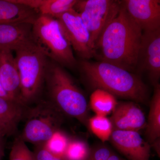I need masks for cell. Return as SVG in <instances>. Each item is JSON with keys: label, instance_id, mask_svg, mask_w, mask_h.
<instances>
[{"label": "cell", "instance_id": "6da1fadb", "mask_svg": "<svg viewBox=\"0 0 160 160\" xmlns=\"http://www.w3.org/2000/svg\"><path fill=\"white\" fill-rule=\"evenodd\" d=\"M142 32L127 13L122 1L118 13L97 41L93 57L132 72L136 70Z\"/></svg>", "mask_w": 160, "mask_h": 160}, {"label": "cell", "instance_id": "7a4b0ae2", "mask_svg": "<svg viewBox=\"0 0 160 160\" xmlns=\"http://www.w3.org/2000/svg\"><path fill=\"white\" fill-rule=\"evenodd\" d=\"M81 75L89 85L114 95L145 103L148 89L139 77L111 63L82 60L78 63Z\"/></svg>", "mask_w": 160, "mask_h": 160}, {"label": "cell", "instance_id": "3957f363", "mask_svg": "<svg viewBox=\"0 0 160 160\" xmlns=\"http://www.w3.org/2000/svg\"><path fill=\"white\" fill-rule=\"evenodd\" d=\"M44 90L45 99L65 116L74 118L88 126L89 107L86 97L64 67L49 62Z\"/></svg>", "mask_w": 160, "mask_h": 160}, {"label": "cell", "instance_id": "277c9868", "mask_svg": "<svg viewBox=\"0 0 160 160\" xmlns=\"http://www.w3.org/2000/svg\"><path fill=\"white\" fill-rule=\"evenodd\" d=\"M15 52L20 77V101L28 107L42 99L49 62L33 42Z\"/></svg>", "mask_w": 160, "mask_h": 160}, {"label": "cell", "instance_id": "5b68a950", "mask_svg": "<svg viewBox=\"0 0 160 160\" xmlns=\"http://www.w3.org/2000/svg\"><path fill=\"white\" fill-rule=\"evenodd\" d=\"M32 36L35 46L48 58L63 67L72 69L78 66L73 50L56 19L39 16L32 24Z\"/></svg>", "mask_w": 160, "mask_h": 160}, {"label": "cell", "instance_id": "8992f818", "mask_svg": "<svg viewBox=\"0 0 160 160\" xmlns=\"http://www.w3.org/2000/svg\"><path fill=\"white\" fill-rule=\"evenodd\" d=\"M65 116L51 103L42 98L26 109L25 126L20 138L35 146L44 145L61 129Z\"/></svg>", "mask_w": 160, "mask_h": 160}, {"label": "cell", "instance_id": "52a82bcc", "mask_svg": "<svg viewBox=\"0 0 160 160\" xmlns=\"http://www.w3.org/2000/svg\"><path fill=\"white\" fill-rule=\"evenodd\" d=\"M122 1L78 0L73 9L78 14L95 45L102 32L120 11Z\"/></svg>", "mask_w": 160, "mask_h": 160}, {"label": "cell", "instance_id": "ba28073f", "mask_svg": "<svg viewBox=\"0 0 160 160\" xmlns=\"http://www.w3.org/2000/svg\"><path fill=\"white\" fill-rule=\"evenodd\" d=\"M72 50L82 60L94 56L90 35L78 14L72 9L56 18Z\"/></svg>", "mask_w": 160, "mask_h": 160}, {"label": "cell", "instance_id": "9c48e42d", "mask_svg": "<svg viewBox=\"0 0 160 160\" xmlns=\"http://www.w3.org/2000/svg\"><path fill=\"white\" fill-rule=\"evenodd\" d=\"M136 70L146 72L153 85L160 77V29L143 32Z\"/></svg>", "mask_w": 160, "mask_h": 160}, {"label": "cell", "instance_id": "30bf717a", "mask_svg": "<svg viewBox=\"0 0 160 160\" xmlns=\"http://www.w3.org/2000/svg\"><path fill=\"white\" fill-rule=\"evenodd\" d=\"M123 6L142 32L160 29L159 0H125Z\"/></svg>", "mask_w": 160, "mask_h": 160}, {"label": "cell", "instance_id": "8fae6325", "mask_svg": "<svg viewBox=\"0 0 160 160\" xmlns=\"http://www.w3.org/2000/svg\"><path fill=\"white\" fill-rule=\"evenodd\" d=\"M109 140L128 159L149 160L151 146L138 132L113 130Z\"/></svg>", "mask_w": 160, "mask_h": 160}, {"label": "cell", "instance_id": "7c38bea8", "mask_svg": "<svg viewBox=\"0 0 160 160\" xmlns=\"http://www.w3.org/2000/svg\"><path fill=\"white\" fill-rule=\"evenodd\" d=\"M113 130L138 132L146 128L145 114L136 103L118 102L110 118Z\"/></svg>", "mask_w": 160, "mask_h": 160}, {"label": "cell", "instance_id": "4fadbf2b", "mask_svg": "<svg viewBox=\"0 0 160 160\" xmlns=\"http://www.w3.org/2000/svg\"><path fill=\"white\" fill-rule=\"evenodd\" d=\"M0 82L9 98L22 104L19 74L12 51L9 49H0Z\"/></svg>", "mask_w": 160, "mask_h": 160}, {"label": "cell", "instance_id": "5bb4252c", "mask_svg": "<svg viewBox=\"0 0 160 160\" xmlns=\"http://www.w3.org/2000/svg\"><path fill=\"white\" fill-rule=\"evenodd\" d=\"M32 25L29 23L0 24V49L15 51L33 42Z\"/></svg>", "mask_w": 160, "mask_h": 160}, {"label": "cell", "instance_id": "9a60e30c", "mask_svg": "<svg viewBox=\"0 0 160 160\" xmlns=\"http://www.w3.org/2000/svg\"><path fill=\"white\" fill-rule=\"evenodd\" d=\"M39 16L34 9L13 0H0V24H33Z\"/></svg>", "mask_w": 160, "mask_h": 160}, {"label": "cell", "instance_id": "2e32d148", "mask_svg": "<svg viewBox=\"0 0 160 160\" xmlns=\"http://www.w3.org/2000/svg\"><path fill=\"white\" fill-rule=\"evenodd\" d=\"M34 9L39 15L56 18L73 7L78 0H13Z\"/></svg>", "mask_w": 160, "mask_h": 160}, {"label": "cell", "instance_id": "e0dca14e", "mask_svg": "<svg viewBox=\"0 0 160 160\" xmlns=\"http://www.w3.org/2000/svg\"><path fill=\"white\" fill-rule=\"evenodd\" d=\"M154 92L150 102L146 135L150 146L160 138V85H154Z\"/></svg>", "mask_w": 160, "mask_h": 160}, {"label": "cell", "instance_id": "ac0fdd59", "mask_svg": "<svg viewBox=\"0 0 160 160\" xmlns=\"http://www.w3.org/2000/svg\"><path fill=\"white\" fill-rule=\"evenodd\" d=\"M27 106L15 100L0 97V117L15 131L24 120Z\"/></svg>", "mask_w": 160, "mask_h": 160}, {"label": "cell", "instance_id": "d6986e66", "mask_svg": "<svg viewBox=\"0 0 160 160\" xmlns=\"http://www.w3.org/2000/svg\"><path fill=\"white\" fill-rule=\"evenodd\" d=\"M118 103L116 97L100 89H95L89 100V105L96 115L104 116L112 112Z\"/></svg>", "mask_w": 160, "mask_h": 160}, {"label": "cell", "instance_id": "ffe728a7", "mask_svg": "<svg viewBox=\"0 0 160 160\" xmlns=\"http://www.w3.org/2000/svg\"><path fill=\"white\" fill-rule=\"evenodd\" d=\"M88 127L103 142L109 140L113 131L110 119L104 116L96 115L89 118Z\"/></svg>", "mask_w": 160, "mask_h": 160}, {"label": "cell", "instance_id": "44dd1931", "mask_svg": "<svg viewBox=\"0 0 160 160\" xmlns=\"http://www.w3.org/2000/svg\"><path fill=\"white\" fill-rule=\"evenodd\" d=\"M91 149L85 141L76 138H70L63 156L65 160H86Z\"/></svg>", "mask_w": 160, "mask_h": 160}, {"label": "cell", "instance_id": "7402d4cb", "mask_svg": "<svg viewBox=\"0 0 160 160\" xmlns=\"http://www.w3.org/2000/svg\"><path fill=\"white\" fill-rule=\"evenodd\" d=\"M70 138L61 129L44 145L53 154L63 158Z\"/></svg>", "mask_w": 160, "mask_h": 160}, {"label": "cell", "instance_id": "603a6c76", "mask_svg": "<svg viewBox=\"0 0 160 160\" xmlns=\"http://www.w3.org/2000/svg\"><path fill=\"white\" fill-rule=\"evenodd\" d=\"M9 160H36L33 152L19 136L15 138L12 146Z\"/></svg>", "mask_w": 160, "mask_h": 160}, {"label": "cell", "instance_id": "cb8c5ba5", "mask_svg": "<svg viewBox=\"0 0 160 160\" xmlns=\"http://www.w3.org/2000/svg\"><path fill=\"white\" fill-rule=\"evenodd\" d=\"M113 153L107 146H100L91 149L86 160H108Z\"/></svg>", "mask_w": 160, "mask_h": 160}, {"label": "cell", "instance_id": "d4e9b609", "mask_svg": "<svg viewBox=\"0 0 160 160\" xmlns=\"http://www.w3.org/2000/svg\"><path fill=\"white\" fill-rule=\"evenodd\" d=\"M33 152L36 160H65L52 153L44 145L35 146Z\"/></svg>", "mask_w": 160, "mask_h": 160}, {"label": "cell", "instance_id": "484cf974", "mask_svg": "<svg viewBox=\"0 0 160 160\" xmlns=\"http://www.w3.org/2000/svg\"><path fill=\"white\" fill-rule=\"evenodd\" d=\"M17 133L0 117V135L6 138L15 135Z\"/></svg>", "mask_w": 160, "mask_h": 160}, {"label": "cell", "instance_id": "4316f807", "mask_svg": "<svg viewBox=\"0 0 160 160\" xmlns=\"http://www.w3.org/2000/svg\"><path fill=\"white\" fill-rule=\"evenodd\" d=\"M6 148V139L5 137L0 135V160H2L5 156Z\"/></svg>", "mask_w": 160, "mask_h": 160}, {"label": "cell", "instance_id": "83f0119b", "mask_svg": "<svg viewBox=\"0 0 160 160\" xmlns=\"http://www.w3.org/2000/svg\"><path fill=\"white\" fill-rule=\"evenodd\" d=\"M0 97L6 98L10 99L9 97L8 96V95L7 94V93H6V92L3 89L2 84H1V82H0Z\"/></svg>", "mask_w": 160, "mask_h": 160}, {"label": "cell", "instance_id": "f1b7e54d", "mask_svg": "<svg viewBox=\"0 0 160 160\" xmlns=\"http://www.w3.org/2000/svg\"><path fill=\"white\" fill-rule=\"evenodd\" d=\"M108 160H125L123 159L121 157H120L119 156H118L117 155H116L113 153L112 155L110 157V158H109V159Z\"/></svg>", "mask_w": 160, "mask_h": 160}]
</instances>
